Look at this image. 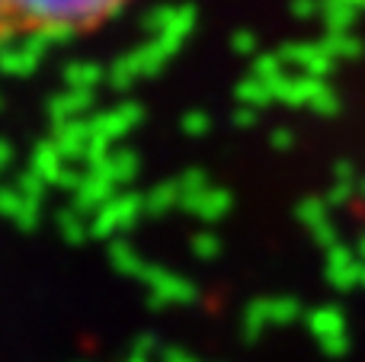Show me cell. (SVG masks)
I'll use <instances>...</instances> for the list:
<instances>
[{
  "instance_id": "7a4b0ae2",
  "label": "cell",
  "mask_w": 365,
  "mask_h": 362,
  "mask_svg": "<svg viewBox=\"0 0 365 362\" xmlns=\"http://www.w3.org/2000/svg\"><path fill=\"white\" fill-rule=\"evenodd\" d=\"M10 160H13V148H10V141H4L0 138V173L10 167Z\"/></svg>"
},
{
  "instance_id": "6da1fadb",
  "label": "cell",
  "mask_w": 365,
  "mask_h": 362,
  "mask_svg": "<svg viewBox=\"0 0 365 362\" xmlns=\"http://www.w3.org/2000/svg\"><path fill=\"white\" fill-rule=\"evenodd\" d=\"M132 0H0V48L13 42H64L119 16Z\"/></svg>"
}]
</instances>
